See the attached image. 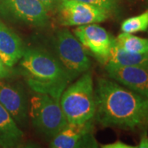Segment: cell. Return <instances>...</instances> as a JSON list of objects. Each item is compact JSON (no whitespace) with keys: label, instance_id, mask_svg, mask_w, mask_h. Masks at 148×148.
I'll return each mask as SVG.
<instances>
[{"label":"cell","instance_id":"cell-16","mask_svg":"<svg viewBox=\"0 0 148 148\" xmlns=\"http://www.w3.org/2000/svg\"><path fill=\"white\" fill-rule=\"evenodd\" d=\"M148 30V9L140 15L125 19L122 22L121 31L124 33L134 34Z\"/></svg>","mask_w":148,"mask_h":148},{"label":"cell","instance_id":"cell-3","mask_svg":"<svg viewBox=\"0 0 148 148\" xmlns=\"http://www.w3.org/2000/svg\"><path fill=\"white\" fill-rule=\"evenodd\" d=\"M59 102L68 123H83L93 119L96 112V100L91 74L85 73L66 87Z\"/></svg>","mask_w":148,"mask_h":148},{"label":"cell","instance_id":"cell-1","mask_svg":"<svg viewBox=\"0 0 148 148\" xmlns=\"http://www.w3.org/2000/svg\"><path fill=\"white\" fill-rule=\"evenodd\" d=\"M96 121L104 127L133 130L148 123V98L112 79L98 78Z\"/></svg>","mask_w":148,"mask_h":148},{"label":"cell","instance_id":"cell-20","mask_svg":"<svg viewBox=\"0 0 148 148\" xmlns=\"http://www.w3.org/2000/svg\"><path fill=\"white\" fill-rule=\"evenodd\" d=\"M40 1L42 3L43 5L45 6L46 10L49 12H50L56 10L59 0H40Z\"/></svg>","mask_w":148,"mask_h":148},{"label":"cell","instance_id":"cell-14","mask_svg":"<svg viewBox=\"0 0 148 148\" xmlns=\"http://www.w3.org/2000/svg\"><path fill=\"white\" fill-rule=\"evenodd\" d=\"M107 63L120 66H136L148 69V53L129 52L121 47L115 40Z\"/></svg>","mask_w":148,"mask_h":148},{"label":"cell","instance_id":"cell-11","mask_svg":"<svg viewBox=\"0 0 148 148\" xmlns=\"http://www.w3.org/2000/svg\"><path fill=\"white\" fill-rule=\"evenodd\" d=\"M106 70L110 79L148 98V69L107 63Z\"/></svg>","mask_w":148,"mask_h":148},{"label":"cell","instance_id":"cell-15","mask_svg":"<svg viewBox=\"0 0 148 148\" xmlns=\"http://www.w3.org/2000/svg\"><path fill=\"white\" fill-rule=\"evenodd\" d=\"M115 40L121 47L129 52L148 53V39L123 32L117 36Z\"/></svg>","mask_w":148,"mask_h":148},{"label":"cell","instance_id":"cell-8","mask_svg":"<svg viewBox=\"0 0 148 148\" xmlns=\"http://www.w3.org/2000/svg\"><path fill=\"white\" fill-rule=\"evenodd\" d=\"M0 103L18 126H27L30 101L21 84L8 81L6 78L0 79Z\"/></svg>","mask_w":148,"mask_h":148},{"label":"cell","instance_id":"cell-19","mask_svg":"<svg viewBox=\"0 0 148 148\" xmlns=\"http://www.w3.org/2000/svg\"><path fill=\"white\" fill-rule=\"evenodd\" d=\"M102 148H134L136 147H133V146H130V145H127V143H123L122 141L118 140L116 142L112 143H109V144H106V145H103Z\"/></svg>","mask_w":148,"mask_h":148},{"label":"cell","instance_id":"cell-10","mask_svg":"<svg viewBox=\"0 0 148 148\" xmlns=\"http://www.w3.org/2000/svg\"><path fill=\"white\" fill-rule=\"evenodd\" d=\"M93 119L83 123H67L52 138L49 147L53 148L98 147V143L93 135Z\"/></svg>","mask_w":148,"mask_h":148},{"label":"cell","instance_id":"cell-9","mask_svg":"<svg viewBox=\"0 0 148 148\" xmlns=\"http://www.w3.org/2000/svg\"><path fill=\"white\" fill-rule=\"evenodd\" d=\"M73 33L86 49H88L101 63L106 64L108 62L115 39L105 28L93 23L77 27Z\"/></svg>","mask_w":148,"mask_h":148},{"label":"cell","instance_id":"cell-21","mask_svg":"<svg viewBox=\"0 0 148 148\" xmlns=\"http://www.w3.org/2000/svg\"><path fill=\"white\" fill-rule=\"evenodd\" d=\"M136 147L139 148H148V136L147 132H145L143 135L141 136V140L139 142L138 147Z\"/></svg>","mask_w":148,"mask_h":148},{"label":"cell","instance_id":"cell-18","mask_svg":"<svg viewBox=\"0 0 148 148\" xmlns=\"http://www.w3.org/2000/svg\"><path fill=\"white\" fill-rule=\"evenodd\" d=\"M12 74V69L8 68L0 58V79L8 78Z\"/></svg>","mask_w":148,"mask_h":148},{"label":"cell","instance_id":"cell-4","mask_svg":"<svg viewBox=\"0 0 148 148\" xmlns=\"http://www.w3.org/2000/svg\"><path fill=\"white\" fill-rule=\"evenodd\" d=\"M58 98L46 93H35L30 100L29 119L32 126L41 135L53 138L68 122Z\"/></svg>","mask_w":148,"mask_h":148},{"label":"cell","instance_id":"cell-2","mask_svg":"<svg viewBox=\"0 0 148 148\" xmlns=\"http://www.w3.org/2000/svg\"><path fill=\"white\" fill-rule=\"evenodd\" d=\"M19 69L33 91L58 99L71 82L58 58L43 48H26Z\"/></svg>","mask_w":148,"mask_h":148},{"label":"cell","instance_id":"cell-7","mask_svg":"<svg viewBox=\"0 0 148 148\" xmlns=\"http://www.w3.org/2000/svg\"><path fill=\"white\" fill-rule=\"evenodd\" d=\"M59 23L64 27H79L101 23L110 17L106 10L76 0H59L56 8Z\"/></svg>","mask_w":148,"mask_h":148},{"label":"cell","instance_id":"cell-17","mask_svg":"<svg viewBox=\"0 0 148 148\" xmlns=\"http://www.w3.org/2000/svg\"><path fill=\"white\" fill-rule=\"evenodd\" d=\"M76 1L102 8L106 12H108L110 14L115 12L119 8L118 0H76Z\"/></svg>","mask_w":148,"mask_h":148},{"label":"cell","instance_id":"cell-6","mask_svg":"<svg viewBox=\"0 0 148 148\" xmlns=\"http://www.w3.org/2000/svg\"><path fill=\"white\" fill-rule=\"evenodd\" d=\"M0 16L20 24L43 28L49 23V12L40 0H0Z\"/></svg>","mask_w":148,"mask_h":148},{"label":"cell","instance_id":"cell-13","mask_svg":"<svg viewBox=\"0 0 148 148\" xmlns=\"http://www.w3.org/2000/svg\"><path fill=\"white\" fill-rule=\"evenodd\" d=\"M24 137L23 132L0 103V147L14 145Z\"/></svg>","mask_w":148,"mask_h":148},{"label":"cell","instance_id":"cell-12","mask_svg":"<svg viewBox=\"0 0 148 148\" xmlns=\"http://www.w3.org/2000/svg\"><path fill=\"white\" fill-rule=\"evenodd\" d=\"M25 45L16 32L0 21V58L10 69L19 63L25 53Z\"/></svg>","mask_w":148,"mask_h":148},{"label":"cell","instance_id":"cell-5","mask_svg":"<svg viewBox=\"0 0 148 148\" xmlns=\"http://www.w3.org/2000/svg\"><path fill=\"white\" fill-rule=\"evenodd\" d=\"M54 46L56 57L66 70L71 82L88 72L91 61L86 49L69 30L64 28L56 32Z\"/></svg>","mask_w":148,"mask_h":148}]
</instances>
